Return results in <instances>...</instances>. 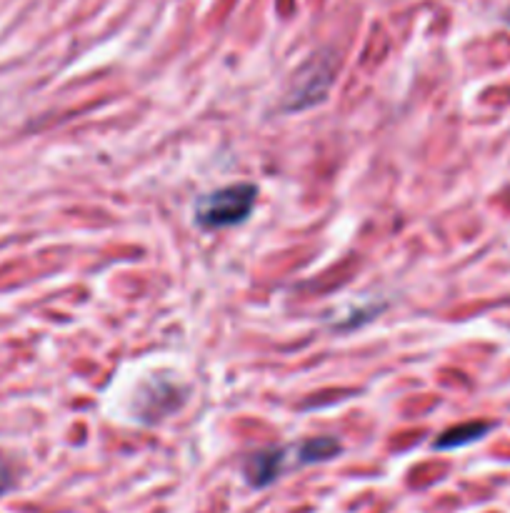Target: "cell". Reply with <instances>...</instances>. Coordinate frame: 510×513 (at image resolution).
<instances>
[{
	"label": "cell",
	"mask_w": 510,
	"mask_h": 513,
	"mask_svg": "<svg viewBox=\"0 0 510 513\" xmlns=\"http://www.w3.org/2000/svg\"><path fill=\"white\" fill-rule=\"evenodd\" d=\"M258 188L253 183H235V186L218 188L213 193H205L195 203V223L200 228H230L248 221L255 208Z\"/></svg>",
	"instance_id": "1"
},
{
	"label": "cell",
	"mask_w": 510,
	"mask_h": 513,
	"mask_svg": "<svg viewBox=\"0 0 510 513\" xmlns=\"http://www.w3.org/2000/svg\"><path fill=\"white\" fill-rule=\"evenodd\" d=\"M335 78V61L330 53H320V56L310 58L305 66H300V71L290 78V86L283 96V108L285 113H300L308 111V108L318 106L325 101L330 86H333Z\"/></svg>",
	"instance_id": "2"
},
{
	"label": "cell",
	"mask_w": 510,
	"mask_h": 513,
	"mask_svg": "<svg viewBox=\"0 0 510 513\" xmlns=\"http://www.w3.org/2000/svg\"><path fill=\"white\" fill-rule=\"evenodd\" d=\"M285 466V451L278 446H268L260 448V451L250 453L243 463V473L245 481L250 483L253 488H265L280 476Z\"/></svg>",
	"instance_id": "3"
},
{
	"label": "cell",
	"mask_w": 510,
	"mask_h": 513,
	"mask_svg": "<svg viewBox=\"0 0 510 513\" xmlns=\"http://www.w3.org/2000/svg\"><path fill=\"white\" fill-rule=\"evenodd\" d=\"M493 428H495L493 423H485V421L458 423V426H453V428H448V431L440 433V436L435 438L433 448H438V451H453V448L470 446V443H475V441H480V438L488 436Z\"/></svg>",
	"instance_id": "4"
},
{
	"label": "cell",
	"mask_w": 510,
	"mask_h": 513,
	"mask_svg": "<svg viewBox=\"0 0 510 513\" xmlns=\"http://www.w3.org/2000/svg\"><path fill=\"white\" fill-rule=\"evenodd\" d=\"M340 451H343V446H340L338 438H330V436L310 438V441L300 443L298 446V461L300 463L330 461V458L338 456Z\"/></svg>",
	"instance_id": "5"
},
{
	"label": "cell",
	"mask_w": 510,
	"mask_h": 513,
	"mask_svg": "<svg viewBox=\"0 0 510 513\" xmlns=\"http://www.w3.org/2000/svg\"><path fill=\"white\" fill-rule=\"evenodd\" d=\"M10 486H13V476H10L8 466L0 461V496H3V493H8Z\"/></svg>",
	"instance_id": "6"
},
{
	"label": "cell",
	"mask_w": 510,
	"mask_h": 513,
	"mask_svg": "<svg viewBox=\"0 0 510 513\" xmlns=\"http://www.w3.org/2000/svg\"><path fill=\"white\" fill-rule=\"evenodd\" d=\"M508 23H510V16H508Z\"/></svg>",
	"instance_id": "7"
}]
</instances>
